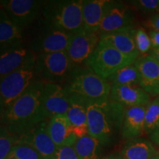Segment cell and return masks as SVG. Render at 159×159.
<instances>
[{
  "label": "cell",
  "mask_w": 159,
  "mask_h": 159,
  "mask_svg": "<svg viewBox=\"0 0 159 159\" xmlns=\"http://www.w3.org/2000/svg\"><path fill=\"white\" fill-rule=\"evenodd\" d=\"M43 82L37 81L1 114V126L22 135L49 119L42 102Z\"/></svg>",
  "instance_id": "1"
},
{
  "label": "cell",
  "mask_w": 159,
  "mask_h": 159,
  "mask_svg": "<svg viewBox=\"0 0 159 159\" xmlns=\"http://www.w3.org/2000/svg\"><path fill=\"white\" fill-rule=\"evenodd\" d=\"M125 109L110 99L87 104L89 134L104 146L110 144L117 131L121 132Z\"/></svg>",
  "instance_id": "2"
},
{
  "label": "cell",
  "mask_w": 159,
  "mask_h": 159,
  "mask_svg": "<svg viewBox=\"0 0 159 159\" xmlns=\"http://www.w3.org/2000/svg\"><path fill=\"white\" fill-rule=\"evenodd\" d=\"M63 86L69 95H75L86 104L108 101L111 85L87 66L73 68Z\"/></svg>",
  "instance_id": "3"
},
{
  "label": "cell",
  "mask_w": 159,
  "mask_h": 159,
  "mask_svg": "<svg viewBox=\"0 0 159 159\" xmlns=\"http://www.w3.org/2000/svg\"><path fill=\"white\" fill-rule=\"evenodd\" d=\"M82 7L83 0H53L45 2L41 13L47 25L75 34L84 30Z\"/></svg>",
  "instance_id": "4"
},
{
  "label": "cell",
  "mask_w": 159,
  "mask_h": 159,
  "mask_svg": "<svg viewBox=\"0 0 159 159\" xmlns=\"http://www.w3.org/2000/svg\"><path fill=\"white\" fill-rule=\"evenodd\" d=\"M36 60V59H35ZM35 60L1 79L0 83V114L5 111L23 95L35 82Z\"/></svg>",
  "instance_id": "5"
},
{
  "label": "cell",
  "mask_w": 159,
  "mask_h": 159,
  "mask_svg": "<svg viewBox=\"0 0 159 159\" xmlns=\"http://www.w3.org/2000/svg\"><path fill=\"white\" fill-rule=\"evenodd\" d=\"M72 69L66 51L36 55L35 71L38 81L63 84Z\"/></svg>",
  "instance_id": "6"
},
{
  "label": "cell",
  "mask_w": 159,
  "mask_h": 159,
  "mask_svg": "<svg viewBox=\"0 0 159 159\" xmlns=\"http://www.w3.org/2000/svg\"><path fill=\"white\" fill-rule=\"evenodd\" d=\"M136 59L126 56L111 46L99 41L86 63L102 78L106 80L119 69L134 64Z\"/></svg>",
  "instance_id": "7"
},
{
  "label": "cell",
  "mask_w": 159,
  "mask_h": 159,
  "mask_svg": "<svg viewBox=\"0 0 159 159\" xmlns=\"http://www.w3.org/2000/svg\"><path fill=\"white\" fill-rule=\"evenodd\" d=\"M136 15L132 8L121 2L110 1L98 33L99 35L135 27Z\"/></svg>",
  "instance_id": "8"
},
{
  "label": "cell",
  "mask_w": 159,
  "mask_h": 159,
  "mask_svg": "<svg viewBox=\"0 0 159 159\" xmlns=\"http://www.w3.org/2000/svg\"><path fill=\"white\" fill-rule=\"evenodd\" d=\"M100 35L83 30L73 35L67 53L73 68L86 66L89 59L99 44Z\"/></svg>",
  "instance_id": "9"
},
{
  "label": "cell",
  "mask_w": 159,
  "mask_h": 159,
  "mask_svg": "<svg viewBox=\"0 0 159 159\" xmlns=\"http://www.w3.org/2000/svg\"><path fill=\"white\" fill-rule=\"evenodd\" d=\"M46 1L1 0L0 5L12 21L25 29L36 19Z\"/></svg>",
  "instance_id": "10"
},
{
  "label": "cell",
  "mask_w": 159,
  "mask_h": 159,
  "mask_svg": "<svg viewBox=\"0 0 159 159\" xmlns=\"http://www.w3.org/2000/svg\"><path fill=\"white\" fill-rule=\"evenodd\" d=\"M73 35L48 25L32 40L29 47L36 55L66 51Z\"/></svg>",
  "instance_id": "11"
},
{
  "label": "cell",
  "mask_w": 159,
  "mask_h": 159,
  "mask_svg": "<svg viewBox=\"0 0 159 159\" xmlns=\"http://www.w3.org/2000/svg\"><path fill=\"white\" fill-rule=\"evenodd\" d=\"M36 59V54L23 43L1 49L0 77L3 78L11 73Z\"/></svg>",
  "instance_id": "12"
},
{
  "label": "cell",
  "mask_w": 159,
  "mask_h": 159,
  "mask_svg": "<svg viewBox=\"0 0 159 159\" xmlns=\"http://www.w3.org/2000/svg\"><path fill=\"white\" fill-rule=\"evenodd\" d=\"M69 94L63 84L44 83L42 102L49 119L57 115H66L69 107Z\"/></svg>",
  "instance_id": "13"
},
{
  "label": "cell",
  "mask_w": 159,
  "mask_h": 159,
  "mask_svg": "<svg viewBox=\"0 0 159 159\" xmlns=\"http://www.w3.org/2000/svg\"><path fill=\"white\" fill-rule=\"evenodd\" d=\"M139 74V86L150 97L159 96V62L150 54L140 55L134 63Z\"/></svg>",
  "instance_id": "14"
},
{
  "label": "cell",
  "mask_w": 159,
  "mask_h": 159,
  "mask_svg": "<svg viewBox=\"0 0 159 159\" xmlns=\"http://www.w3.org/2000/svg\"><path fill=\"white\" fill-rule=\"evenodd\" d=\"M48 122V120L41 122L31 130L20 135V139L32 145L43 159H55L58 148L49 134Z\"/></svg>",
  "instance_id": "15"
},
{
  "label": "cell",
  "mask_w": 159,
  "mask_h": 159,
  "mask_svg": "<svg viewBox=\"0 0 159 159\" xmlns=\"http://www.w3.org/2000/svg\"><path fill=\"white\" fill-rule=\"evenodd\" d=\"M150 95L139 85H112L109 99L122 105L125 108L147 105Z\"/></svg>",
  "instance_id": "16"
},
{
  "label": "cell",
  "mask_w": 159,
  "mask_h": 159,
  "mask_svg": "<svg viewBox=\"0 0 159 159\" xmlns=\"http://www.w3.org/2000/svg\"><path fill=\"white\" fill-rule=\"evenodd\" d=\"M48 132L57 148L74 146L77 137L67 115H57L49 119Z\"/></svg>",
  "instance_id": "17"
},
{
  "label": "cell",
  "mask_w": 159,
  "mask_h": 159,
  "mask_svg": "<svg viewBox=\"0 0 159 159\" xmlns=\"http://www.w3.org/2000/svg\"><path fill=\"white\" fill-rule=\"evenodd\" d=\"M134 28L101 35L99 41L111 46L126 56L136 60L140 56V54L134 41L133 33Z\"/></svg>",
  "instance_id": "18"
},
{
  "label": "cell",
  "mask_w": 159,
  "mask_h": 159,
  "mask_svg": "<svg viewBox=\"0 0 159 159\" xmlns=\"http://www.w3.org/2000/svg\"><path fill=\"white\" fill-rule=\"evenodd\" d=\"M146 107L147 105H144L125 109L121 129L123 139L132 140L144 134Z\"/></svg>",
  "instance_id": "19"
},
{
  "label": "cell",
  "mask_w": 159,
  "mask_h": 159,
  "mask_svg": "<svg viewBox=\"0 0 159 159\" xmlns=\"http://www.w3.org/2000/svg\"><path fill=\"white\" fill-rule=\"evenodd\" d=\"M109 3L108 0H83V25L85 30L98 33Z\"/></svg>",
  "instance_id": "20"
},
{
  "label": "cell",
  "mask_w": 159,
  "mask_h": 159,
  "mask_svg": "<svg viewBox=\"0 0 159 159\" xmlns=\"http://www.w3.org/2000/svg\"><path fill=\"white\" fill-rule=\"evenodd\" d=\"M69 107L67 116L75 134L78 138L89 134L87 104L75 95H69Z\"/></svg>",
  "instance_id": "21"
},
{
  "label": "cell",
  "mask_w": 159,
  "mask_h": 159,
  "mask_svg": "<svg viewBox=\"0 0 159 159\" xmlns=\"http://www.w3.org/2000/svg\"><path fill=\"white\" fill-rule=\"evenodd\" d=\"M24 29L13 22L3 9L0 10V47L2 49L23 43Z\"/></svg>",
  "instance_id": "22"
},
{
  "label": "cell",
  "mask_w": 159,
  "mask_h": 159,
  "mask_svg": "<svg viewBox=\"0 0 159 159\" xmlns=\"http://www.w3.org/2000/svg\"><path fill=\"white\" fill-rule=\"evenodd\" d=\"M158 152L150 140L138 138L127 142L120 153L122 159H150Z\"/></svg>",
  "instance_id": "23"
},
{
  "label": "cell",
  "mask_w": 159,
  "mask_h": 159,
  "mask_svg": "<svg viewBox=\"0 0 159 159\" xmlns=\"http://www.w3.org/2000/svg\"><path fill=\"white\" fill-rule=\"evenodd\" d=\"M104 145L89 134L78 138L74 145L79 159H100Z\"/></svg>",
  "instance_id": "24"
},
{
  "label": "cell",
  "mask_w": 159,
  "mask_h": 159,
  "mask_svg": "<svg viewBox=\"0 0 159 159\" xmlns=\"http://www.w3.org/2000/svg\"><path fill=\"white\" fill-rule=\"evenodd\" d=\"M144 133L156 144L159 134V99L157 97L147 105L144 118Z\"/></svg>",
  "instance_id": "25"
},
{
  "label": "cell",
  "mask_w": 159,
  "mask_h": 159,
  "mask_svg": "<svg viewBox=\"0 0 159 159\" xmlns=\"http://www.w3.org/2000/svg\"><path fill=\"white\" fill-rule=\"evenodd\" d=\"M112 85H139V74L134 63L119 69L106 79Z\"/></svg>",
  "instance_id": "26"
},
{
  "label": "cell",
  "mask_w": 159,
  "mask_h": 159,
  "mask_svg": "<svg viewBox=\"0 0 159 159\" xmlns=\"http://www.w3.org/2000/svg\"><path fill=\"white\" fill-rule=\"evenodd\" d=\"M20 135L13 134L5 127L0 128V159H7L19 142Z\"/></svg>",
  "instance_id": "27"
},
{
  "label": "cell",
  "mask_w": 159,
  "mask_h": 159,
  "mask_svg": "<svg viewBox=\"0 0 159 159\" xmlns=\"http://www.w3.org/2000/svg\"><path fill=\"white\" fill-rule=\"evenodd\" d=\"M9 157H13L17 159H43L41 154L32 145L20 138Z\"/></svg>",
  "instance_id": "28"
},
{
  "label": "cell",
  "mask_w": 159,
  "mask_h": 159,
  "mask_svg": "<svg viewBox=\"0 0 159 159\" xmlns=\"http://www.w3.org/2000/svg\"><path fill=\"white\" fill-rule=\"evenodd\" d=\"M133 33L136 48L140 55L150 54L152 49V46L148 33H147L142 27H139L134 28Z\"/></svg>",
  "instance_id": "29"
},
{
  "label": "cell",
  "mask_w": 159,
  "mask_h": 159,
  "mask_svg": "<svg viewBox=\"0 0 159 159\" xmlns=\"http://www.w3.org/2000/svg\"><path fill=\"white\" fill-rule=\"evenodd\" d=\"M130 2L135 8L145 14L159 13V0H136Z\"/></svg>",
  "instance_id": "30"
},
{
  "label": "cell",
  "mask_w": 159,
  "mask_h": 159,
  "mask_svg": "<svg viewBox=\"0 0 159 159\" xmlns=\"http://www.w3.org/2000/svg\"><path fill=\"white\" fill-rule=\"evenodd\" d=\"M55 159H79L74 146H65L57 150Z\"/></svg>",
  "instance_id": "31"
},
{
  "label": "cell",
  "mask_w": 159,
  "mask_h": 159,
  "mask_svg": "<svg viewBox=\"0 0 159 159\" xmlns=\"http://www.w3.org/2000/svg\"><path fill=\"white\" fill-rule=\"evenodd\" d=\"M144 26L150 29V30L159 32V13L150 15L144 21Z\"/></svg>",
  "instance_id": "32"
},
{
  "label": "cell",
  "mask_w": 159,
  "mask_h": 159,
  "mask_svg": "<svg viewBox=\"0 0 159 159\" xmlns=\"http://www.w3.org/2000/svg\"><path fill=\"white\" fill-rule=\"evenodd\" d=\"M148 34L150 35L151 42H152V49L159 47V32L150 30L148 32Z\"/></svg>",
  "instance_id": "33"
},
{
  "label": "cell",
  "mask_w": 159,
  "mask_h": 159,
  "mask_svg": "<svg viewBox=\"0 0 159 159\" xmlns=\"http://www.w3.org/2000/svg\"><path fill=\"white\" fill-rule=\"evenodd\" d=\"M100 159H122V157L120 152H114V153L107 155Z\"/></svg>",
  "instance_id": "34"
},
{
  "label": "cell",
  "mask_w": 159,
  "mask_h": 159,
  "mask_svg": "<svg viewBox=\"0 0 159 159\" xmlns=\"http://www.w3.org/2000/svg\"><path fill=\"white\" fill-rule=\"evenodd\" d=\"M150 54L151 55H152V56H153L155 58H156L159 62V47H158V48L152 49Z\"/></svg>",
  "instance_id": "35"
},
{
  "label": "cell",
  "mask_w": 159,
  "mask_h": 159,
  "mask_svg": "<svg viewBox=\"0 0 159 159\" xmlns=\"http://www.w3.org/2000/svg\"><path fill=\"white\" fill-rule=\"evenodd\" d=\"M150 159H159V152L156 153V155H154V156L152 157H151Z\"/></svg>",
  "instance_id": "36"
},
{
  "label": "cell",
  "mask_w": 159,
  "mask_h": 159,
  "mask_svg": "<svg viewBox=\"0 0 159 159\" xmlns=\"http://www.w3.org/2000/svg\"><path fill=\"white\" fill-rule=\"evenodd\" d=\"M157 145H158L159 146V134H158V139H157V143H156Z\"/></svg>",
  "instance_id": "37"
},
{
  "label": "cell",
  "mask_w": 159,
  "mask_h": 159,
  "mask_svg": "<svg viewBox=\"0 0 159 159\" xmlns=\"http://www.w3.org/2000/svg\"><path fill=\"white\" fill-rule=\"evenodd\" d=\"M7 159H17V158H13V157H9Z\"/></svg>",
  "instance_id": "38"
},
{
  "label": "cell",
  "mask_w": 159,
  "mask_h": 159,
  "mask_svg": "<svg viewBox=\"0 0 159 159\" xmlns=\"http://www.w3.org/2000/svg\"><path fill=\"white\" fill-rule=\"evenodd\" d=\"M158 99H159V96H158Z\"/></svg>",
  "instance_id": "39"
}]
</instances>
